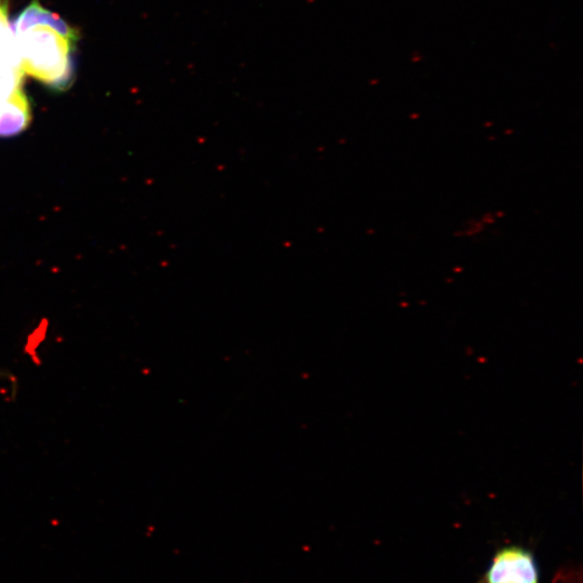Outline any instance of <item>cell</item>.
I'll return each instance as SVG.
<instances>
[{"instance_id": "6da1fadb", "label": "cell", "mask_w": 583, "mask_h": 583, "mask_svg": "<svg viewBox=\"0 0 583 583\" xmlns=\"http://www.w3.org/2000/svg\"><path fill=\"white\" fill-rule=\"evenodd\" d=\"M16 39L24 73L54 89L72 84L76 42L45 25L31 27Z\"/></svg>"}, {"instance_id": "7a4b0ae2", "label": "cell", "mask_w": 583, "mask_h": 583, "mask_svg": "<svg viewBox=\"0 0 583 583\" xmlns=\"http://www.w3.org/2000/svg\"><path fill=\"white\" fill-rule=\"evenodd\" d=\"M479 583H542L535 553L521 545L499 548Z\"/></svg>"}, {"instance_id": "3957f363", "label": "cell", "mask_w": 583, "mask_h": 583, "mask_svg": "<svg viewBox=\"0 0 583 583\" xmlns=\"http://www.w3.org/2000/svg\"><path fill=\"white\" fill-rule=\"evenodd\" d=\"M45 25L52 27L66 38L77 42L79 35L76 33L72 27L63 21L56 13H52L48 9L42 7L38 0H33V3L27 7L19 16V18L13 22L12 30L15 35L23 33L31 27Z\"/></svg>"}, {"instance_id": "277c9868", "label": "cell", "mask_w": 583, "mask_h": 583, "mask_svg": "<svg viewBox=\"0 0 583 583\" xmlns=\"http://www.w3.org/2000/svg\"><path fill=\"white\" fill-rule=\"evenodd\" d=\"M31 107L23 90L13 94L0 114V137H13L29 127Z\"/></svg>"}, {"instance_id": "5b68a950", "label": "cell", "mask_w": 583, "mask_h": 583, "mask_svg": "<svg viewBox=\"0 0 583 583\" xmlns=\"http://www.w3.org/2000/svg\"><path fill=\"white\" fill-rule=\"evenodd\" d=\"M8 100L5 101V100L0 99V114H2L3 108Z\"/></svg>"}, {"instance_id": "8992f818", "label": "cell", "mask_w": 583, "mask_h": 583, "mask_svg": "<svg viewBox=\"0 0 583 583\" xmlns=\"http://www.w3.org/2000/svg\"><path fill=\"white\" fill-rule=\"evenodd\" d=\"M7 376V373L0 371V378H4Z\"/></svg>"}]
</instances>
